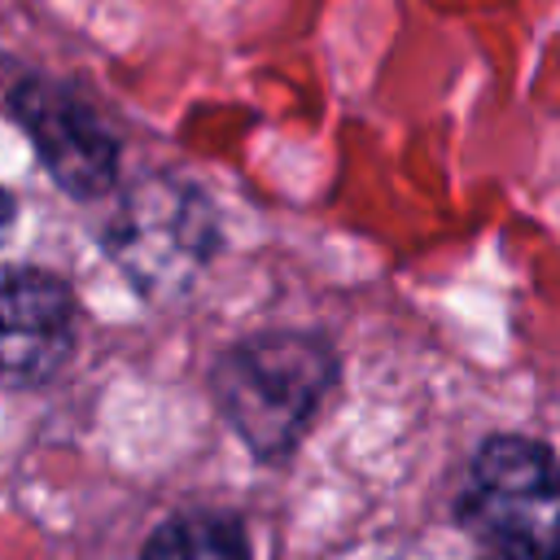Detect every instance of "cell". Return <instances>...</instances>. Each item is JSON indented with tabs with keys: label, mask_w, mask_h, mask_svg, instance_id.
<instances>
[{
	"label": "cell",
	"mask_w": 560,
	"mask_h": 560,
	"mask_svg": "<svg viewBox=\"0 0 560 560\" xmlns=\"http://www.w3.org/2000/svg\"><path fill=\"white\" fill-rule=\"evenodd\" d=\"M9 109L18 127L31 136L44 171L66 188L70 197H101L114 175H118V144L109 131L96 122L88 105H79L70 92L44 83V79H22L9 92Z\"/></svg>",
	"instance_id": "4"
},
{
	"label": "cell",
	"mask_w": 560,
	"mask_h": 560,
	"mask_svg": "<svg viewBox=\"0 0 560 560\" xmlns=\"http://www.w3.org/2000/svg\"><path fill=\"white\" fill-rule=\"evenodd\" d=\"M214 206L179 175H149L131 184L101 228L109 262L149 298H179L192 289L214 258Z\"/></svg>",
	"instance_id": "2"
},
{
	"label": "cell",
	"mask_w": 560,
	"mask_h": 560,
	"mask_svg": "<svg viewBox=\"0 0 560 560\" xmlns=\"http://www.w3.org/2000/svg\"><path fill=\"white\" fill-rule=\"evenodd\" d=\"M9 232H13V197L0 188V245L9 241Z\"/></svg>",
	"instance_id": "7"
},
{
	"label": "cell",
	"mask_w": 560,
	"mask_h": 560,
	"mask_svg": "<svg viewBox=\"0 0 560 560\" xmlns=\"http://www.w3.org/2000/svg\"><path fill=\"white\" fill-rule=\"evenodd\" d=\"M459 521L477 560H560V468L529 438H490L468 472Z\"/></svg>",
	"instance_id": "3"
},
{
	"label": "cell",
	"mask_w": 560,
	"mask_h": 560,
	"mask_svg": "<svg viewBox=\"0 0 560 560\" xmlns=\"http://www.w3.org/2000/svg\"><path fill=\"white\" fill-rule=\"evenodd\" d=\"M74 350V293L39 267H0V385H44Z\"/></svg>",
	"instance_id": "5"
},
{
	"label": "cell",
	"mask_w": 560,
	"mask_h": 560,
	"mask_svg": "<svg viewBox=\"0 0 560 560\" xmlns=\"http://www.w3.org/2000/svg\"><path fill=\"white\" fill-rule=\"evenodd\" d=\"M332 350L311 332H254L236 341L210 376L214 402L254 455L280 459L311 424L332 385Z\"/></svg>",
	"instance_id": "1"
},
{
	"label": "cell",
	"mask_w": 560,
	"mask_h": 560,
	"mask_svg": "<svg viewBox=\"0 0 560 560\" xmlns=\"http://www.w3.org/2000/svg\"><path fill=\"white\" fill-rule=\"evenodd\" d=\"M140 560H245L241 538L228 521L214 516H179L153 534Z\"/></svg>",
	"instance_id": "6"
}]
</instances>
